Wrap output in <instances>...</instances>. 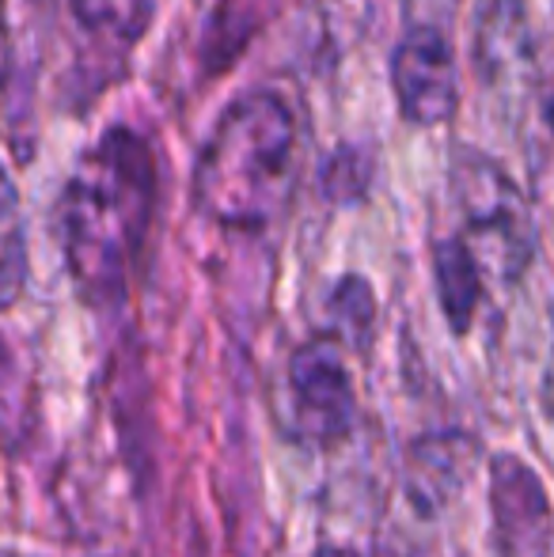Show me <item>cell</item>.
<instances>
[{"label": "cell", "instance_id": "1", "mask_svg": "<svg viewBox=\"0 0 554 557\" xmlns=\"http://www.w3.org/2000/svg\"><path fill=\"white\" fill-rule=\"evenodd\" d=\"M156 213V156L140 133L114 125L73 168L61 194V247L91 308L126 300L130 265Z\"/></svg>", "mask_w": 554, "mask_h": 557}, {"label": "cell", "instance_id": "2", "mask_svg": "<svg viewBox=\"0 0 554 557\" xmlns=\"http://www.w3.org/2000/svg\"><path fill=\"white\" fill-rule=\"evenodd\" d=\"M300 168V140L285 99L247 91L217 117L194 163V201L224 227H267L285 213Z\"/></svg>", "mask_w": 554, "mask_h": 557}, {"label": "cell", "instance_id": "3", "mask_svg": "<svg viewBox=\"0 0 554 557\" xmlns=\"http://www.w3.org/2000/svg\"><path fill=\"white\" fill-rule=\"evenodd\" d=\"M452 190L467 216V247L475 255L487 247L502 270L517 277L532 258V221L517 183L494 160L464 148L452 163Z\"/></svg>", "mask_w": 554, "mask_h": 557}, {"label": "cell", "instance_id": "4", "mask_svg": "<svg viewBox=\"0 0 554 557\" xmlns=\"http://www.w3.org/2000/svg\"><path fill=\"white\" fill-rule=\"evenodd\" d=\"M392 88L399 114L415 125H444L459 107V69L448 35L415 23L392 53Z\"/></svg>", "mask_w": 554, "mask_h": 557}, {"label": "cell", "instance_id": "5", "mask_svg": "<svg viewBox=\"0 0 554 557\" xmlns=\"http://www.w3.org/2000/svg\"><path fill=\"white\" fill-rule=\"evenodd\" d=\"M288 391L304 436L316 444H334L354 429V383L346 372V357L334 342L319 337L293 352Z\"/></svg>", "mask_w": 554, "mask_h": 557}, {"label": "cell", "instance_id": "6", "mask_svg": "<svg viewBox=\"0 0 554 557\" xmlns=\"http://www.w3.org/2000/svg\"><path fill=\"white\" fill-rule=\"evenodd\" d=\"M494 523L505 557H551L554 554V516L540 474L517 455L494 459Z\"/></svg>", "mask_w": 554, "mask_h": 557}, {"label": "cell", "instance_id": "7", "mask_svg": "<svg viewBox=\"0 0 554 557\" xmlns=\"http://www.w3.org/2000/svg\"><path fill=\"white\" fill-rule=\"evenodd\" d=\"M433 277L444 319L452 331L464 334L482 304V265L464 235H448L433 247Z\"/></svg>", "mask_w": 554, "mask_h": 557}, {"label": "cell", "instance_id": "8", "mask_svg": "<svg viewBox=\"0 0 554 557\" xmlns=\"http://www.w3.org/2000/svg\"><path fill=\"white\" fill-rule=\"evenodd\" d=\"M475 444L464 436H436V441H421L410 455V478L407 490L418 500V508H436L459 490V482L471 470Z\"/></svg>", "mask_w": 554, "mask_h": 557}, {"label": "cell", "instance_id": "9", "mask_svg": "<svg viewBox=\"0 0 554 557\" xmlns=\"http://www.w3.org/2000/svg\"><path fill=\"white\" fill-rule=\"evenodd\" d=\"M27 285V227H23L20 190L0 163V311L12 308Z\"/></svg>", "mask_w": 554, "mask_h": 557}, {"label": "cell", "instance_id": "10", "mask_svg": "<svg viewBox=\"0 0 554 557\" xmlns=\"http://www.w3.org/2000/svg\"><path fill=\"white\" fill-rule=\"evenodd\" d=\"M69 8L84 30L126 46L140 42L152 23V0H69Z\"/></svg>", "mask_w": 554, "mask_h": 557}, {"label": "cell", "instance_id": "11", "mask_svg": "<svg viewBox=\"0 0 554 557\" xmlns=\"http://www.w3.org/2000/svg\"><path fill=\"white\" fill-rule=\"evenodd\" d=\"M331 311L338 319L342 334L357 337V342H369L372 323H377V304H372V293L361 277H346L331 296Z\"/></svg>", "mask_w": 554, "mask_h": 557}, {"label": "cell", "instance_id": "12", "mask_svg": "<svg viewBox=\"0 0 554 557\" xmlns=\"http://www.w3.org/2000/svg\"><path fill=\"white\" fill-rule=\"evenodd\" d=\"M372 183V160L369 152L357 148H338L323 168V190L334 201H357Z\"/></svg>", "mask_w": 554, "mask_h": 557}, {"label": "cell", "instance_id": "13", "mask_svg": "<svg viewBox=\"0 0 554 557\" xmlns=\"http://www.w3.org/2000/svg\"><path fill=\"white\" fill-rule=\"evenodd\" d=\"M316 557H361L357 550H346V546H323Z\"/></svg>", "mask_w": 554, "mask_h": 557}, {"label": "cell", "instance_id": "14", "mask_svg": "<svg viewBox=\"0 0 554 557\" xmlns=\"http://www.w3.org/2000/svg\"><path fill=\"white\" fill-rule=\"evenodd\" d=\"M547 117H551V125H554V103L547 107Z\"/></svg>", "mask_w": 554, "mask_h": 557}]
</instances>
